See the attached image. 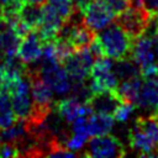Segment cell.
<instances>
[{"label":"cell","mask_w":158,"mask_h":158,"mask_svg":"<svg viewBox=\"0 0 158 158\" xmlns=\"http://www.w3.org/2000/svg\"><path fill=\"white\" fill-rule=\"evenodd\" d=\"M130 147L139 156L154 157L158 147V115L139 116L128 130Z\"/></svg>","instance_id":"cell-1"},{"label":"cell","mask_w":158,"mask_h":158,"mask_svg":"<svg viewBox=\"0 0 158 158\" xmlns=\"http://www.w3.org/2000/svg\"><path fill=\"white\" fill-rule=\"evenodd\" d=\"M96 37L102 46L105 57L111 59L130 57L133 40L116 22L107 25Z\"/></svg>","instance_id":"cell-2"},{"label":"cell","mask_w":158,"mask_h":158,"mask_svg":"<svg viewBox=\"0 0 158 158\" xmlns=\"http://www.w3.org/2000/svg\"><path fill=\"white\" fill-rule=\"evenodd\" d=\"M84 157H123L126 156V149L122 142L109 133L93 136L86 142L85 151L81 154Z\"/></svg>","instance_id":"cell-3"},{"label":"cell","mask_w":158,"mask_h":158,"mask_svg":"<svg viewBox=\"0 0 158 158\" xmlns=\"http://www.w3.org/2000/svg\"><path fill=\"white\" fill-rule=\"evenodd\" d=\"M89 77V85L93 94L102 90H115L118 85V79L112 69V62L107 57L99 58L94 62Z\"/></svg>","instance_id":"cell-4"},{"label":"cell","mask_w":158,"mask_h":158,"mask_svg":"<svg viewBox=\"0 0 158 158\" xmlns=\"http://www.w3.org/2000/svg\"><path fill=\"white\" fill-rule=\"evenodd\" d=\"M151 19L152 16L146 11V9L128 7L126 11L117 15V19L115 20V22L120 25L121 28L132 40H135L146 32L151 22Z\"/></svg>","instance_id":"cell-5"},{"label":"cell","mask_w":158,"mask_h":158,"mask_svg":"<svg viewBox=\"0 0 158 158\" xmlns=\"http://www.w3.org/2000/svg\"><path fill=\"white\" fill-rule=\"evenodd\" d=\"M37 67L40 69L43 80L49 85V88L56 94L62 95L69 93L72 86L70 77L62 64L41 60Z\"/></svg>","instance_id":"cell-6"},{"label":"cell","mask_w":158,"mask_h":158,"mask_svg":"<svg viewBox=\"0 0 158 158\" xmlns=\"http://www.w3.org/2000/svg\"><path fill=\"white\" fill-rule=\"evenodd\" d=\"M94 62H95V58L89 51V48L86 47V48L74 51L63 62L62 65L64 67V69L67 70V73L69 74L73 81H81L88 79Z\"/></svg>","instance_id":"cell-7"},{"label":"cell","mask_w":158,"mask_h":158,"mask_svg":"<svg viewBox=\"0 0 158 158\" xmlns=\"http://www.w3.org/2000/svg\"><path fill=\"white\" fill-rule=\"evenodd\" d=\"M83 20L85 25L91 28L94 32H98L110 25L115 17V15L100 1L93 0L90 1L83 10Z\"/></svg>","instance_id":"cell-8"},{"label":"cell","mask_w":158,"mask_h":158,"mask_svg":"<svg viewBox=\"0 0 158 158\" xmlns=\"http://www.w3.org/2000/svg\"><path fill=\"white\" fill-rule=\"evenodd\" d=\"M64 20L57 12V10L48 2L42 6V17L40 25L36 27L40 37L42 38L43 43L47 41H52L57 37L60 26L63 25Z\"/></svg>","instance_id":"cell-9"},{"label":"cell","mask_w":158,"mask_h":158,"mask_svg":"<svg viewBox=\"0 0 158 158\" xmlns=\"http://www.w3.org/2000/svg\"><path fill=\"white\" fill-rule=\"evenodd\" d=\"M42 51H43V41L40 37L37 30L33 28L25 37L21 38L16 56L25 64H31L41 58Z\"/></svg>","instance_id":"cell-10"},{"label":"cell","mask_w":158,"mask_h":158,"mask_svg":"<svg viewBox=\"0 0 158 158\" xmlns=\"http://www.w3.org/2000/svg\"><path fill=\"white\" fill-rule=\"evenodd\" d=\"M123 102L116 90H102L91 94L86 104L90 106L93 112L114 115L116 109Z\"/></svg>","instance_id":"cell-11"},{"label":"cell","mask_w":158,"mask_h":158,"mask_svg":"<svg viewBox=\"0 0 158 158\" xmlns=\"http://www.w3.org/2000/svg\"><path fill=\"white\" fill-rule=\"evenodd\" d=\"M57 114L67 122H73L80 116H90L93 114L90 106L86 102H81L73 96H68L56 102Z\"/></svg>","instance_id":"cell-12"},{"label":"cell","mask_w":158,"mask_h":158,"mask_svg":"<svg viewBox=\"0 0 158 158\" xmlns=\"http://www.w3.org/2000/svg\"><path fill=\"white\" fill-rule=\"evenodd\" d=\"M143 79V78H142ZM137 106L143 109H157L158 106V78L143 79L139 93Z\"/></svg>","instance_id":"cell-13"},{"label":"cell","mask_w":158,"mask_h":158,"mask_svg":"<svg viewBox=\"0 0 158 158\" xmlns=\"http://www.w3.org/2000/svg\"><path fill=\"white\" fill-rule=\"evenodd\" d=\"M112 69H114L117 79L121 81L141 77L139 65L131 57L115 59V63H112Z\"/></svg>","instance_id":"cell-14"},{"label":"cell","mask_w":158,"mask_h":158,"mask_svg":"<svg viewBox=\"0 0 158 158\" xmlns=\"http://www.w3.org/2000/svg\"><path fill=\"white\" fill-rule=\"evenodd\" d=\"M88 122H89L90 136H99V135L109 133L111 131L115 123V118L112 115L93 112L88 117Z\"/></svg>","instance_id":"cell-15"},{"label":"cell","mask_w":158,"mask_h":158,"mask_svg":"<svg viewBox=\"0 0 158 158\" xmlns=\"http://www.w3.org/2000/svg\"><path fill=\"white\" fill-rule=\"evenodd\" d=\"M142 77H137V78H132L128 80H123L121 84L117 85V88L115 89L117 91V94L120 95V98L130 104H133L135 106H137V100H138V93H139V88L142 84Z\"/></svg>","instance_id":"cell-16"},{"label":"cell","mask_w":158,"mask_h":158,"mask_svg":"<svg viewBox=\"0 0 158 158\" xmlns=\"http://www.w3.org/2000/svg\"><path fill=\"white\" fill-rule=\"evenodd\" d=\"M16 121L10 95L6 89H0V130L10 127Z\"/></svg>","instance_id":"cell-17"},{"label":"cell","mask_w":158,"mask_h":158,"mask_svg":"<svg viewBox=\"0 0 158 158\" xmlns=\"http://www.w3.org/2000/svg\"><path fill=\"white\" fill-rule=\"evenodd\" d=\"M42 6L43 5H33V4H23L20 9V19L27 23L31 28H36L42 17Z\"/></svg>","instance_id":"cell-18"},{"label":"cell","mask_w":158,"mask_h":158,"mask_svg":"<svg viewBox=\"0 0 158 158\" xmlns=\"http://www.w3.org/2000/svg\"><path fill=\"white\" fill-rule=\"evenodd\" d=\"M104 4L115 16L122 14L130 7V0H98Z\"/></svg>","instance_id":"cell-19"},{"label":"cell","mask_w":158,"mask_h":158,"mask_svg":"<svg viewBox=\"0 0 158 158\" xmlns=\"http://www.w3.org/2000/svg\"><path fill=\"white\" fill-rule=\"evenodd\" d=\"M135 107L136 106L133 104H130V102L123 101L116 109V111L112 115L114 118H115V121H117V122H125V121H127L130 118V116L132 115V112L135 111Z\"/></svg>","instance_id":"cell-20"},{"label":"cell","mask_w":158,"mask_h":158,"mask_svg":"<svg viewBox=\"0 0 158 158\" xmlns=\"http://www.w3.org/2000/svg\"><path fill=\"white\" fill-rule=\"evenodd\" d=\"M0 157H19V149L12 143L0 142Z\"/></svg>","instance_id":"cell-21"},{"label":"cell","mask_w":158,"mask_h":158,"mask_svg":"<svg viewBox=\"0 0 158 158\" xmlns=\"http://www.w3.org/2000/svg\"><path fill=\"white\" fill-rule=\"evenodd\" d=\"M143 7L151 16L158 15V0H142Z\"/></svg>","instance_id":"cell-22"},{"label":"cell","mask_w":158,"mask_h":158,"mask_svg":"<svg viewBox=\"0 0 158 158\" xmlns=\"http://www.w3.org/2000/svg\"><path fill=\"white\" fill-rule=\"evenodd\" d=\"M90 1H91V0H72L74 7H75V9H79V10H83Z\"/></svg>","instance_id":"cell-23"},{"label":"cell","mask_w":158,"mask_h":158,"mask_svg":"<svg viewBox=\"0 0 158 158\" xmlns=\"http://www.w3.org/2000/svg\"><path fill=\"white\" fill-rule=\"evenodd\" d=\"M23 4H33V5H44L47 0H21Z\"/></svg>","instance_id":"cell-24"},{"label":"cell","mask_w":158,"mask_h":158,"mask_svg":"<svg viewBox=\"0 0 158 158\" xmlns=\"http://www.w3.org/2000/svg\"><path fill=\"white\" fill-rule=\"evenodd\" d=\"M154 23H156V31H157V35H158V15L154 16Z\"/></svg>","instance_id":"cell-25"},{"label":"cell","mask_w":158,"mask_h":158,"mask_svg":"<svg viewBox=\"0 0 158 158\" xmlns=\"http://www.w3.org/2000/svg\"><path fill=\"white\" fill-rule=\"evenodd\" d=\"M1 84H2V70H1V63H0V89H1Z\"/></svg>","instance_id":"cell-26"},{"label":"cell","mask_w":158,"mask_h":158,"mask_svg":"<svg viewBox=\"0 0 158 158\" xmlns=\"http://www.w3.org/2000/svg\"><path fill=\"white\" fill-rule=\"evenodd\" d=\"M156 114L158 115V106H157V109H156Z\"/></svg>","instance_id":"cell-27"},{"label":"cell","mask_w":158,"mask_h":158,"mask_svg":"<svg viewBox=\"0 0 158 158\" xmlns=\"http://www.w3.org/2000/svg\"><path fill=\"white\" fill-rule=\"evenodd\" d=\"M157 56H158V43H157Z\"/></svg>","instance_id":"cell-28"}]
</instances>
